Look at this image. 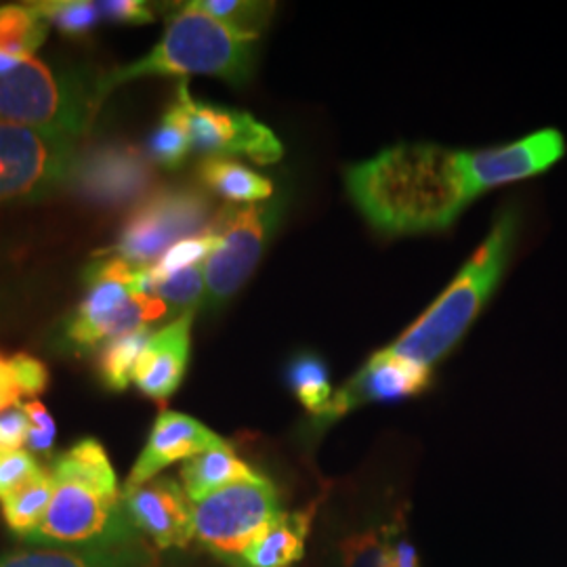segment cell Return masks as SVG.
Returning <instances> with one entry per match:
<instances>
[{
	"label": "cell",
	"instance_id": "d590c367",
	"mask_svg": "<svg viewBox=\"0 0 567 567\" xmlns=\"http://www.w3.org/2000/svg\"><path fill=\"white\" fill-rule=\"evenodd\" d=\"M383 534H385L386 557L391 567H421L416 548L405 538L402 529L386 527Z\"/></svg>",
	"mask_w": 567,
	"mask_h": 567
},
{
	"label": "cell",
	"instance_id": "7402d4cb",
	"mask_svg": "<svg viewBox=\"0 0 567 567\" xmlns=\"http://www.w3.org/2000/svg\"><path fill=\"white\" fill-rule=\"evenodd\" d=\"M53 477L51 471L42 468L41 475L32 480L28 486L21 487L16 494H11L7 501H2V517L9 529L28 538L37 527L41 526L47 511L53 501Z\"/></svg>",
	"mask_w": 567,
	"mask_h": 567
},
{
	"label": "cell",
	"instance_id": "30bf717a",
	"mask_svg": "<svg viewBox=\"0 0 567 567\" xmlns=\"http://www.w3.org/2000/svg\"><path fill=\"white\" fill-rule=\"evenodd\" d=\"M171 107L182 118L192 152L203 154L204 158H246L267 166L284 156L282 142L267 124L244 110L194 100L187 82L177 86Z\"/></svg>",
	"mask_w": 567,
	"mask_h": 567
},
{
	"label": "cell",
	"instance_id": "7a4b0ae2",
	"mask_svg": "<svg viewBox=\"0 0 567 567\" xmlns=\"http://www.w3.org/2000/svg\"><path fill=\"white\" fill-rule=\"evenodd\" d=\"M524 229V210L517 204L498 208L484 243L463 265L456 278L435 299V303L386 349L410 362L431 368L442 362L461 343L466 330L477 320L498 284Z\"/></svg>",
	"mask_w": 567,
	"mask_h": 567
},
{
	"label": "cell",
	"instance_id": "ffe728a7",
	"mask_svg": "<svg viewBox=\"0 0 567 567\" xmlns=\"http://www.w3.org/2000/svg\"><path fill=\"white\" fill-rule=\"evenodd\" d=\"M259 473L240 461L229 444L210 447L203 454L185 461L182 466L183 489L192 503H198L208 494L243 480H252Z\"/></svg>",
	"mask_w": 567,
	"mask_h": 567
},
{
	"label": "cell",
	"instance_id": "8fae6325",
	"mask_svg": "<svg viewBox=\"0 0 567 567\" xmlns=\"http://www.w3.org/2000/svg\"><path fill=\"white\" fill-rule=\"evenodd\" d=\"M156 164L133 143H91L76 152L65 192L95 208L140 204L154 192Z\"/></svg>",
	"mask_w": 567,
	"mask_h": 567
},
{
	"label": "cell",
	"instance_id": "6da1fadb",
	"mask_svg": "<svg viewBox=\"0 0 567 567\" xmlns=\"http://www.w3.org/2000/svg\"><path fill=\"white\" fill-rule=\"evenodd\" d=\"M567 152L561 131L456 152L435 143H400L344 171V187L368 224L385 236L444 231L487 189L547 173Z\"/></svg>",
	"mask_w": 567,
	"mask_h": 567
},
{
	"label": "cell",
	"instance_id": "ba28073f",
	"mask_svg": "<svg viewBox=\"0 0 567 567\" xmlns=\"http://www.w3.org/2000/svg\"><path fill=\"white\" fill-rule=\"evenodd\" d=\"M76 152L70 137L0 122V206L65 192Z\"/></svg>",
	"mask_w": 567,
	"mask_h": 567
},
{
	"label": "cell",
	"instance_id": "484cf974",
	"mask_svg": "<svg viewBox=\"0 0 567 567\" xmlns=\"http://www.w3.org/2000/svg\"><path fill=\"white\" fill-rule=\"evenodd\" d=\"M189 154H192L189 135L177 112L168 105L163 114V121L147 140V156L152 163L163 166L166 171H177L187 163Z\"/></svg>",
	"mask_w": 567,
	"mask_h": 567
},
{
	"label": "cell",
	"instance_id": "8992f818",
	"mask_svg": "<svg viewBox=\"0 0 567 567\" xmlns=\"http://www.w3.org/2000/svg\"><path fill=\"white\" fill-rule=\"evenodd\" d=\"M53 477V501L41 526L25 543L32 547L102 548L140 543L121 489L72 477Z\"/></svg>",
	"mask_w": 567,
	"mask_h": 567
},
{
	"label": "cell",
	"instance_id": "836d02e7",
	"mask_svg": "<svg viewBox=\"0 0 567 567\" xmlns=\"http://www.w3.org/2000/svg\"><path fill=\"white\" fill-rule=\"evenodd\" d=\"M100 16L110 23L122 25H143L154 21V13L143 0H102L97 2Z\"/></svg>",
	"mask_w": 567,
	"mask_h": 567
},
{
	"label": "cell",
	"instance_id": "4fadbf2b",
	"mask_svg": "<svg viewBox=\"0 0 567 567\" xmlns=\"http://www.w3.org/2000/svg\"><path fill=\"white\" fill-rule=\"evenodd\" d=\"M122 505L135 529L161 550L185 548L192 543V501L175 480L158 477L131 492H122Z\"/></svg>",
	"mask_w": 567,
	"mask_h": 567
},
{
	"label": "cell",
	"instance_id": "74e56055",
	"mask_svg": "<svg viewBox=\"0 0 567 567\" xmlns=\"http://www.w3.org/2000/svg\"><path fill=\"white\" fill-rule=\"evenodd\" d=\"M23 60H28V58H18V55H11V53L0 51V76L13 72Z\"/></svg>",
	"mask_w": 567,
	"mask_h": 567
},
{
	"label": "cell",
	"instance_id": "f1b7e54d",
	"mask_svg": "<svg viewBox=\"0 0 567 567\" xmlns=\"http://www.w3.org/2000/svg\"><path fill=\"white\" fill-rule=\"evenodd\" d=\"M215 244H217L215 236H210L208 231L182 240V243L173 244L156 264L147 267L150 280L154 284V290H156L158 284L168 280L171 276L179 274L183 269H187L192 265L204 264L210 257V252L215 250Z\"/></svg>",
	"mask_w": 567,
	"mask_h": 567
},
{
	"label": "cell",
	"instance_id": "3957f363",
	"mask_svg": "<svg viewBox=\"0 0 567 567\" xmlns=\"http://www.w3.org/2000/svg\"><path fill=\"white\" fill-rule=\"evenodd\" d=\"M255 70V42L231 34L194 2L173 11L163 39L142 60L103 74V95L107 97L124 82L150 76H213L231 86L250 81Z\"/></svg>",
	"mask_w": 567,
	"mask_h": 567
},
{
	"label": "cell",
	"instance_id": "277c9868",
	"mask_svg": "<svg viewBox=\"0 0 567 567\" xmlns=\"http://www.w3.org/2000/svg\"><path fill=\"white\" fill-rule=\"evenodd\" d=\"M103 74L55 68L37 58L0 76V122L30 126L70 140L86 135L102 110Z\"/></svg>",
	"mask_w": 567,
	"mask_h": 567
},
{
	"label": "cell",
	"instance_id": "83f0119b",
	"mask_svg": "<svg viewBox=\"0 0 567 567\" xmlns=\"http://www.w3.org/2000/svg\"><path fill=\"white\" fill-rule=\"evenodd\" d=\"M204 290V264H198L158 284L154 297H158L166 305L168 316L179 318L183 313L198 311V307H203Z\"/></svg>",
	"mask_w": 567,
	"mask_h": 567
},
{
	"label": "cell",
	"instance_id": "4dcf8cb0",
	"mask_svg": "<svg viewBox=\"0 0 567 567\" xmlns=\"http://www.w3.org/2000/svg\"><path fill=\"white\" fill-rule=\"evenodd\" d=\"M344 567H391L386 557L385 534L365 532L343 543Z\"/></svg>",
	"mask_w": 567,
	"mask_h": 567
},
{
	"label": "cell",
	"instance_id": "f35d334b",
	"mask_svg": "<svg viewBox=\"0 0 567 567\" xmlns=\"http://www.w3.org/2000/svg\"><path fill=\"white\" fill-rule=\"evenodd\" d=\"M0 385H16L9 360H2V358H0Z\"/></svg>",
	"mask_w": 567,
	"mask_h": 567
},
{
	"label": "cell",
	"instance_id": "d6986e66",
	"mask_svg": "<svg viewBox=\"0 0 567 567\" xmlns=\"http://www.w3.org/2000/svg\"><path fill=\"white\" fill-rule=\"evenodd\" d=\"M198 182L206 192L221 196L229 204H257L274 198V183L250 166L234 158H203Z\"/></svg>",
	"mask_w": 567,
	"mask_h": 567
},
{
	"label": "cell",
	"instance_id": "4316f807",
	"mask_svg": "<svg viewBox=\"0 0 567 567\" xmlns=\"http://www.w3.org/2000/svg\"><path fill=\"white\" fill-rule=\"evenodd\" d=\"M32 7L49 25H55L61 34L72 39L89 34L102 20L97 2L91 0H42L32 2Z\"/></svg>",
	"mask_w": 567,
	"mask_h": 567
},
{
	"label": "cell",
	"instance_id": "e0dca14e",
	"mask_svg": "<svg viewBox=\"0 0 567 567\" xmlns=\"http://www.w3.org/2000/svg\"><path fill=\"white\" fill-rule=\"evenodd\" d=\"M0 567H156L142 543L102 548H23L0 555Z\"/></svg>",
	"mask_w": 567,
	"mask_h": 567
},
{
	"label": "cell",
	"instance_id": "d4e9b609",
	"mask_svg": "<svg viewBox=\"0 0 567 567\" xmlns=\"http://www.w3.org/2000/svg\"><path fill=\"white\" fill-rule=\"evenodd\" d=\"M47 34L49 23L42 20L32 2L0 7V51L18 58H34V51L41 49Z\"/></svg>",
	"mask_w": 567,
	"mask_h": 567
},
{
	"label": "cell",
	"instance_id": "1f68e13d",
	"mask_svg": "<svg viewBox=\"0 0 567 567\" xmlns=\"http://www.w3.org/2000/svg\"><path fill=\"white\" fill-rule=\"evenodd\" d=\"M9 365L21 398H37L44 393L49 385V370L39 358L30 353H18L9 360Z\"/></svg>",
	"mask_w": 567,
	"mask_h": 567
},
{
	"label": "cell",
	"instance_id": "9c48e42d",
	"mask_svg": "<svg viewBox=\"0 0 567 567\" xmlns=\"http://www.w3.org/2000/svg\"><path fill=\"white\" fill-rule=\"evenodd\" d=\"M192 513L194 536L224 557H243L265 527L282 515L276 487L261 475L221 487L192 503Z\"/></svg>",
	"mask_w": 567,
	"mask_h": 567
},
{
	"label": "cell",
	"instance_id": "44dd1931",
	"mask_svg": "<svg viewBox=\"0 0 567 567\" xmlns=\"http://www.w3.org/2000/svg\"><path fill=\"white\" fill-rule=\"evenodd\" d=\"M286 381L295 398L309 414L324 419L334 393L330 385L328 365L320 355L309 351H301L299 355H295L286 370Z\"/></svg>",
	"mask_w": 567,
	"mask_h": 567
},
{
	"label": "cell",
	"instance_id": "d6a6232c",
	"mask_svg": "<svg viewBox=\"0 0 567 567\" xmlns=\"http://www.w3.org/2000/svg\"><path fill=\"white\" fill-rule=\"evenodd\" d=\"M25 416L30 419V435H28V444L32 452H49L55 446V437H58V425L53 421V416L49 414V410L37 402L30 400L21 405Z\"/></svg>",
	"mask_w": 567,
	"mask_h": 567
},
{
	"label": "cell",
	"instance_id": "7c38bea8",
	"mask_svg": "<svg viewBox=\"0 0 567 567\" xmlns=\"http://www.w3.org/2000/svg\"><path fill=\"white\" fill-rule=\"evenodd\" d=\"M89 292L63 326V347L91 353L112 339L168 318L166 305L154 295H137L112 280L89 284Z\"/></svg>",
	"mask_w": 567,
	"mask_h": 567
},
{
	"label": "cell",
	"instance_id": "e575fe53",
	"mask_svg": "<svg viewBox=\"0 0 567 567\" xmlns=\"http://www.w3.org/2000/svg\"><path fill=\"white\" fill-rule=\"evenodd\" d=\"M30 419L23 408H11L0 414V454L16 452L28 444Z\"/></svg>",
	"mask_w": 567,
	"mask_h": 567
},
{
	"label": "cell",
	"instance_id": "cb8c5ba5",
	"mask_svg": "<svg viewBox=\"0 0 567 567\" xmlns=\"http://www.w3.org/2000/svg\"><path fill=\"white\" fill-rule=\"evenodd\" d=\"M194 7L248 42L259 41L276 11L274 2L259 0H196Z\"/></svg>",
	"mask_w": 567,
	"mask_h": 567
},
{
	"label": "cell",
	"instance_id": "f546056e",
	"mask_svg": "<svg viewBox=\"0 0 567 567\" xmlns=\"http://www.w3.org/2000/svg\"><path fill=\"white\" fill-rule=\"evenodd\" d=\"M41 473L42 466L37 463L32 452L16 450L0 454V503L28 486Z\"/></svg>",
	"mask_w": 567,
	"mask_h": 567
},
{
	"label": "cell",
	"instance_id": "2e32d148",
	"mask_svg": "<svg viewBox=\"0 0 567 567\" xmlns=\"http://www.w3.org/2000/svg\"><path fill=\"white\" fill-rule=\"evenodd\" d=\"M194 318L196 311L183 313L152 332L133 374V383L145 398L164 404L182 386L189 364Z\"/></svg>",
	"mask_w": 567,
	"mask_h": 567
},
{
	"label": "cell",
	"instance_id": "52a82bcc",
	"mask_svg": "<svg viewBox=\"0 0 567 567\" xmlns=\"http://www.w3.org/2000/svg\"><path fill=\"white\" fill-rule=\"evenodd\" d=\"M215 213L217 208L204 187L163 185L133 206L116 244L97 255H112L126 264L150 267L173 244L204 234Z\"/></svg>",
	"mask_w": 567,
	"mask_h": 567
},
{
	"label": "cell",
	"instance_id": "ac0fdd59",
	"mask_svg": "<svg viewBox=\"0 0 567 567\" xmlns=\"http://www.w3.org/2000/svg\"><path fill=\"white\" fill-rule=\"evenodd\" d=\"M313 508L280 515L243 553L244 567H290L303 557Z\"/></svg>",
	"mask_w": 567,
	"mask_h": 567
},
{
	"label": "cell",
	"instance_id": "5b68a950",
	"mask_svg": "<svg viewBox=\"0 0 567 567\" xmlns=\"http://www.w3.org/2000/svg\"><path fill=\"white\" fill-rule=\"evenodd\" d=\"M286 210V198L274 196L265 203L224 204L217 208L206 231L215 236V250L204 264L206 311H219L250 280L271 243Z\"/></svg>",
	"mask_w": 567,
	"mask_h": 567
},
{
	"label": "cell",
	"instance_id": "5bb4252c",
	"mask_svg": "<svg viewBox=\"0 0 567 567\" xmlns=\"http://www.w3.org/2000/svg\"><path fill=\"white\" fill-rule=\"evenodd\" d=\"M431 383V368L410 362L391 353L389 349L377 351L368 364L334 395L324 414L328 421H337L358 405L370 402H395L423 393Z\"/></svg>",
	"mask_w": 567,
	"mask_h": 567
},
{
	"label": "cell",
	"instance_id": "9a60e30c",
	"mask_svg": "<svg viewBox=\"0 0 567 567\" xmlns=\"http://www.w3.org/2000/svg\"><path fill=\"white\" fill-rule=\"evenodd\" d=\"M224 444L227 442L217 433H213L208 426L203 425L200 421L182 412L163 410L152 426L147 444L143 447L133 471L128 473V480L122 492H131L135 487L152 482L161 471L173 463L189 461L210 447H219Z\"/></svg>",
	"mask_w": 567,
	"mask_h": 567
},
{
	"label": "cell",
	"instance_id": "603a6c76",
	"mask_svg": "<svg viewBox=\"0 0 567 567\" xmlns=\"http://www.w3.org/2000/svg\"><path fill=\"white\" fill-rule=\"evenodd\" d=\"M150 337L152 326H143L103 344L97 358V374L103 386H107L110 391H126V386L133 383L135 365L140 362Z\"/></svg>",
	"mask_w": 567,
	"mask_h": 567
},
{
	"label": "cell",
	"instance_id": "8d00e7d4",
	"mask_svg": "<svg viewBox=\"0 0 567 567\" xmlns=\"http://www.w3.org/2000/svg\"><path fill=\"white\" fill-rule=\"evenodd\" d=\"M21 395L16 385H0V414L20 404Z\"/></svg>",
	"mask_w": 567,
	"mask_h": 567
}]
</instances>
